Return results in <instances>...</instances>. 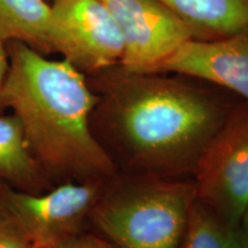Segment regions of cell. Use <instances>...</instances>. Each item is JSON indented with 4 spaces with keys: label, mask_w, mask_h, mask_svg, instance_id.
Listing matches in <instances>:
<instances>
[{
    "label": "cell",
    "mask_w": 248,
    "mask_h": 248,
    "mask_svg": "<svg viewBox=\"0 0 248 248\" xmlns=\"http://www.w3.org/2000/svg\"><path fill=\"white\" fill-rule=\"evenodd\" d=\"M154 73H173L206 80L230 90L248 104V31L214 40L192 38Z\"/></svg>",
    "instance_id": "obj_8"
},
{
    "label": "cell",
    "mask_w": 248,
    "mask_h": 248,
    "mask_svg": "<svg viewBox=\"0 0 248 248\" xmlns=\"http://www.w3.org/2000/svg\"><path fill=\"white\" fill-rule=\"evenodd\" d=\"M123 37L120 64L130 73H154L195 31L160 0H101Z\"/></svg>",
    "instance_id": "obj_7"
},
{
    "label": "cell",
    "mask_w": 248,
    "mask_h": 248,
    "mask_svg": "<svg viewBox=\"0 0 248 248\" xmlns=\"http://www.w3.org/2000/svg\"><path fill=\"white\" fill-rule=\"evenodd\" d=\"M55 248H117L97 232L84 231Z\"/></svg>",
    "instance_id": "obj_14"
},
{
    "label": "cell",
    "mask_w": 248,
    "mask_h": 248,
    "mask_svg": "<svg viewBox=\"0 0 248 248\" xmlns=\"http://www.w3.org/2000/svg\"><path fill=\"white\" fill-rule=\"evenodd\" d=\"M0 110L20 121L28 147L52 185L102 179L117 168L92 131L98 95L67 60H51L22 42L7 43Z\"/></svg>",
    "instance_id": "obj_2"
},
{
    "label": "cell",
    "mask_w": 248,
    "mask_h": 248,
    "mask_svg": "<svg viewBox=\"0 0 248 248\" xmlns=\"http://www.w3.org/2000/svg\"><path fill=\"white\" fill-rule=\"evenodd\" d=\"M49 11L45 0H0V40L22 42L47 53Z\"/></svg>",
    "instance_id": "obj_11"
},
{
    "label": "cell",
    "mask_w": 248,
    "mask_h": 248,
    "mask_svg": "<svg viewBox=\"0 0 248 248\" xmlns=\"http://www.w3.org/2000/svg\"><path fill=\"white\" fill-rule=\"evenodd\" d=\"M194 198L191 178L117 173L105 186L90 226L117 248H183Z\"/></svg>",
    "instance_id": "obj_3"
},
{
    "label": "cell",
    "mask_w": 248,
    "mask_h": 248,
    "mask_svg": "<svg viewBox=\"0 0 248 248\" xmlns=\"http://www.w3.org/2000/svg\"><path fill=\"white\" fill-rule=\"evenodd\" d=\"M239 229L241 231V233H243L245 240H246V243L248 244V206L246 210H245L243 217H241L240 219V223H239Z\"/></svg>",
    "instance_id": "obj_16"
},
{
    "label": "cell",
    "mask_w": 248,
    "mask_h": 248,
    "mask_svg": "<svg viewBox=\"0 0 248 248\" xmlns=\"http://www.w3.org/2000/svg\"><path fill=\"white\" fill-rule=\"evenodd\" d=\"M32 248H48V247H42V246H35V245H33V247Z\"/></svg>",
    "instance_id": "obj_17"
},
{
    "label": "cell",
    "mask_w": 248,
    "mask_h": 248,
    "mask_svg": "<svg viewBox=\"0 0 248 248\" xmlns=\"http://www.w3.org/2000/svg\"><path fill=\"white\" fill-rule=\"evenodd\" d=\"M92 131L126 175L188 178L234 105L161 76L113 68L91 75Z\"/></svg>",
    "instance_id": "obj_1"
},
{
    "label": "cell",
    "mask_w": 248,
    "mask_h": 248,
    "mask_svg": "<svg viewBox=\"0 0 248 248\" xmlns=\"http://www.w3.org/2000/svg\"><path fill=\"white\" fill-rule=\"evenodd\" d=\"M108 181L64 182L42 193H28L0 183V200L35 246L55 248L86 231Z\"/></svg>",
    "instance_id": "obj_5"
},
{
    "label": "cell",
    "mask_w": 248,
    "mask_h": 248,
    "mask_svg": "<svg viewBox=\"0 0 248 248\" xmlns=\"http://www.w3.org/2000/svg\"><path fill=\"white\" fill-rule=\"evenodd\" d=\"M29 235L0 200V248H32Z\"/></svg>",
    "instance_id": "obj_13"
},
{
    "label": "cell",
    "mask_w": 248,
    "mask_h": 248,
    "mask_svg": "<svg viewBox=\"0 0 248 248\" xmlns=\"http://www.w3.org/2000/svg\"><path fill=\"white\" fill-rule=\"evenodd\" d=\"M195 32L228 37L248 31V0H160Z\"/></svg>",
    "instance_id": "obj_10"
},
{
    "label": "cell",
    "mask_w": 248,
    "mask_h": 248,
    "mask_svg": "<svg viewBox=\"0 0 248 248\" xmlns=\"http://www.w3.org/2000/svg\"><path fill=\"white\" fill-rule=\"evenodd\" d=\"M0 182L28 193H42L53 186L31 155L13 114H0Z\"/></svg>",
    "instance_id": "obj_9"
},
{
    "label": "cell",
    "mask_w": 248,
    "mask_h": 248,
    "mask_svg": "<svg viewBox=\"0 0 248 248\" xmlns=\"http://www.w3.org/2000/svg\"><path fill=\"white\" fill-rule=\"evenodd\" d=\"M8 69V53H7V44L0 40V88H1L2 82H4L6 73Z\"/></svg>",
    "instance_id": "obj_15"
},
{
    "label": "cell",
    "mask_w": 248,
    "mask_h": 248,
    "mask_svg": "<svg viewBox=\"0 0 248 248\" xmlns=\"http://www.w3.org/2000/svg\"><path fill=\"white\" fill-rule=\"evenodd\" d=\"M47 53H58L86 76L120 64L124 43L101 0H53L49 5Z\"/></svg>",
    "instance_id": "obj_6"
},
{
    "label": "cell",
    "mask_w": 248,
    "mask_h": 248,
    "mask_svg": "<svg viewBox=\"0 0 248 248\" xmlns=\"http://www.w3.org/2000/svg\"><path fill=\"white\" fill-rule=\"evenodd\" d=\"M0 183H1V182H0Z\"/></svg>",
    "instance_id": "obj_18"
},
{
    "label": "cell",
    "mask_w": 248,
    "mask_h": 248,
    "mask_svg": "<svg viewBox=\"0 0 248 248\" xmlns=\"http://www.w3.org/2000/svg\"><path fill=\"white\" fill-rule=\"evenodd\" d=\"M183 248H248L239 225L231 224L194 198Z\"/></svg>",
    "instance_id": "obj_12"
},
{
    "label": "cell",
    "mask_w": 248,
    "mask_h": 248,
    "mask_svg": "<svg viewBox=\"0 0 248 248\" xmlns=\"http://www.w3.org/2000/svg\"><path fill=\"white\" fill-rule=\"evenodd\" d=\"M195 198L231 224L248 206V104L232 108L192 173Z\"/></svg>",
    "instance_id": "obj_4"
}]
</instances>
